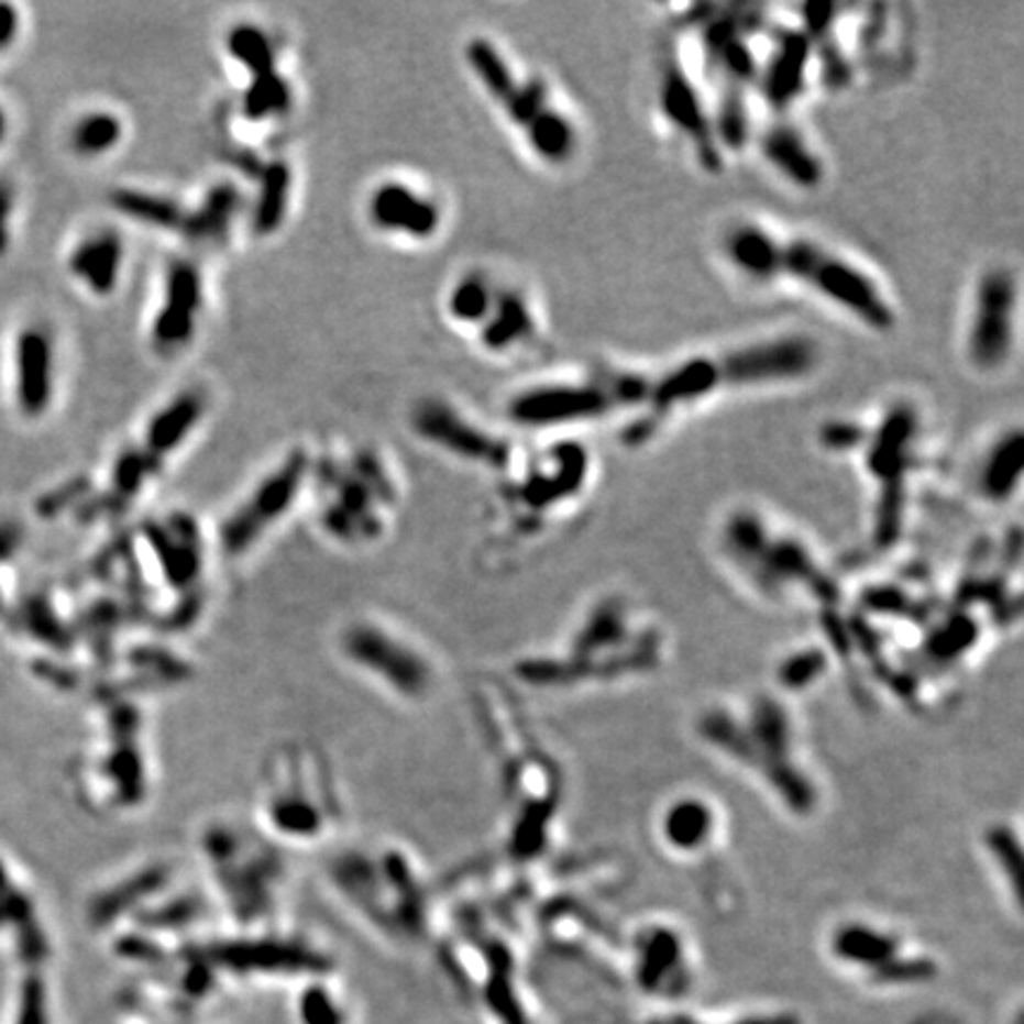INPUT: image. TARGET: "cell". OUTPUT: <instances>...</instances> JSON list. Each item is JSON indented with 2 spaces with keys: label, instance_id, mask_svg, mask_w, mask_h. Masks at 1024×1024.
Here are the masks:
<instances>
[{
  "label": "cell",
  "instance_id": "cell-1",
  "mask_svg": "<svg viewBox=\"0 0 1024 1024\" xmlns=\"http://www.w3.org/2000/svg\"><path fill=\"white\" fill-rule=\"evenodd\" d=\"M716 254L742 285H788L870 334H890L899 326L896 299L880 275L816 235L740 217L722 228Z\"/></svg>",
  "mask_w": 1024,
  "mask_h": 1024
},
{
  "label": "cell",
  "instance_id": "cell-2",
  "mask_svg": "<svg viewBox=\"0 0 1024 1024\" xmlns=\"http://www.w3.org/2000/svg\"><path fill=\"white\" fill-rule=\"evenodd\" d=\"M821 361L818 340L797 330L687 354L650 371L643 408L619 427L621 444L648 447L685 412L724 396L802 382L821 368Z\"/></svg>",
  "mask_w": 1024,
  "mask_h": 1024
},
{
  "label": "cell",
  "instance_id": "cell-3",
  "mask_svg": "<svg viewBox=\"0 0 1024 1024\" xmlns=\"http://www.w3.org/2000/svg\"><path fill=\"white\" fill-rule=\"evenodd\" d=\"M463 55L486 98L519 133L533 159L550 169H564L579 157L584 133L576 117L555 98L548 79L519 74L508 55L486 36L470 38Z\"/></svg>",
  "mask_w": 1024,
  "mask_h": 1024
},
{
  "label": "cell",
  "instance_id": "cell-4",
  "mask_svg": "<svg viewBox=\"0 0 1024 1024\" xmlns=\"http://www.w3.org/2000/svg\"><path fill=\"white\" fill-rule=\"evenodd\" d=\"M650 371L624 363H591L588 368L519 389L508 401V418L522 430L560 432L607 420L629 422L643 408Z\"/></svg>",
  "mask_w": 1024,
  "mask_h": 1024
},
{
  "label": "cell",
  "instance_id": "cell-5",
  "mask_svg": "<svg viewBox=\"0 0 1024 1024\" xmlns=\"http://www.w3.org/2000/svg\"><path fill=\"white\" fill-rule=\"evenodd\" d=\"M835 453H859L866 477L878 494V519L896 529L911 484L925 458V416L921 406L901 396L876 412L873 420H835L821 432Z\"/></svg>",
  "mask_w": 1024,
  "mask_h": 1024
},
{
  "label": "cell",
  "instance_id": "cell-6",
  "mask_svg": "<svg viewBox=\"0 0 1024 1024\" xmlns=\"http://www.w3.org/2000/svg\"><path fill=\"white\" fill-rule=\"evenodd\" d=\"M1022 280L1013 264H987L975 275L960 330L962 361L991 377L1013 363L1020 346Z\"/></svg>",
  "mask_w": 1024,
  "mask_h": 1024
},
{
  "label": "cell",
  "instance_id": "cell-7",
  "mask_svg": "<svg viewBox=\"0 0 1024 1024\" xmlns=\"http://www.w3.org/2000/svg\"><path fill=\"white\" fill-rule=\"evenodd\" d=\"M654 112L664 133L676 141L707 174H724L728 152L718 137L712 100L700 76H693L679 45L660 55L654 86Z\"/></svg>",
  "mask_w": 1024,
  "mask_h": 1024
},
{
  "label": "cell",
  "instance_id": "cell-8",
  "mask_svg": "<svg viewBox=\"0 0 1024 1024\" xmlns=\"http://www.w3.org/2000/svg\"><path fill=\"white\" fill-rule=\"evenodd\" d=\"M309 458L307 453H293L278 467L254 486L250 498H244L242 506L225 519L221 527V543L225 553H247V548L266 533L271 525L293 508L299 488L307 480Z\"/></svg>",
  "mask_w": 1024,
  "mask_h": 1024
},
{
  "label": "cell",
  "instance_id": "cell-9",
  "mask_svg": "<svg viewBox=\"0 0 1024 1024\" xmlns=\"http://www.w3.org/2000/svg\"><path fill=\"white\" fill-rule=\"evenodd\" d=\"M205 275L190 258H172L164 271L159 307L150 323V344L159 356H176L195 340L205 311Z\"/></svg>",
  "mask_w": 1024,
  "mask_h": 1024
},
{
  "label": "cell",
  "instance_id": "cell-10",
  "mask_svg": "<svg viewBox=\"0 0 1024 1024\" xmlns=\"http://www.w3.org/2000/svg\"><path fill=\"white\" fill-rule=\"evenodd\" d=\"M338 498L326 508L323 525L340 541H356L375 537L379 519L373 503H389L394 498L392 484L379 461L371 453H359L349 472H338Z\"/></svg>",
  "mask_w": 1024,
  "mask_h": 1024
},
{
  "label": "cell",
  "instance_id": "cell-11",
  "mask_svg": "<svg viewBox=\"0 0 1024 1024\" xmlns=\"http://www.w3.org/2000/svg\"><path fill=\"white\" fill-rule=\"evenodd\" d=\"M412 427L434 447L444 449L463 461L503 470L510 463V447L494 434L470 422L444 401H425L412 412Z\"/></svg>",
  "mask_w": 1024,
  "mask_h": 1024
},
{
  "label": "cell",
  "instance_id": "cell-12",
  "mask_svg": "<svg viewBox=\"0 0 1024 1024\" xmlns=\"http://www.w3.org/2000/svg\"><path fill=\"white\" fill-rule=\"evenodd\" d=\"M769 169L800 190H818L828 176V166L816 143L790 117H773L755 126L752 143Z\"/></svg>",
  "mask_w": 1024,
  "mask_h": 1024
},
{
  "label": "cell",
  "instance_id": "cell-13",
  "mask_svg": "<svg viewBox=\"0 0 1024 1024\" xmlns=\"http://www.w3.org/2000/svg\"><path fill=\"white\" fill-rule=\"evenodd\" d=\"M365 217L375 231L416 242L432 240L444 223V213L432 197L396 178L377 183L365 202Z\"/></svg>",
  "mask_w": 1024,
  "mask_h": 1024
},
{
  "label": "cell",
  "instance_id": "cell-14",
  "mask_svg": "<svg viewBox=\"0 0 1024 1024\" xmlns=\"http://www.w3.org/2000/svg\"><path fill=\"white\" fill-rule=\"evenodd\" d=\"M55 394V344L43 326H29L14 342V401L26 418H41Z\"/></svg>",
  "mask_w": 1024,
  "mask_h": 1024
},
{
  "label": "cell",
  "instance_id": "cell-15",
  "mask_svg": "<svg viewBox=\"0 0 1024 1024\" xmlns=\"http://www.w3.org/2000/svg\"><path fill=\"white\" fill-rule=\"evenodd\" d=\"M586 470L588 458L584 449L576 441H558L537 458L525 480L515 486V498L527 508L555 506L558 500L574 496L572 492L584 480Z\"/></svg>",
  "mask_w": 1024,
  "mask_h": 1024
},
{
  "label": "cell",
  "instance_id": "cell-16",
  "mask_svg": "<svg viewBox=\"0 0 1024 1024\" xmlns=\"http://www.w3.org/2000/svg\"><path fill=\"white\" fill-rule=\"evenodd\" d=\"M475 332L486 354L506 356L537 344L541 334V320L525 289L498 285L494 307Z\"/></svg>",
  "mask_w": 1024,
  "mask_h": 1024
},
{
  "label": "cell",
  "instance_id": "cell-17",
  "mask_svg": "<svg viewBox=\"0 0 1024 1024\" xmlns=\"http://www.w3.org/2000/svg\"><path fill=\"white\" fill-rule=\"evenodd\" d=\"M126 244L112 228L88 233L74 244L67 256V268L74 280H79L90 295L110 297L124 271Z\"/></svg>",
  "mask_w": 1024,
  "mask_h": 1024
},
{
  "label": "cell",
  "instance_id": "cell-18",
  "mask_svg": "<svg viewBox=\"0 0 1024 1024\" xmlns=\"http://www.w3.org/2000/svg\"><path fill=\"white\" fill-rule=\"evenodd\" d=\"M235 164L242 172H250L258 188L252 205V231L262 238L278 233L287 219L289 197H293L289 164L283 159L262 162L252 152H240Z\"/></svg>",
  "mask_w": 1024,
  "mask_h": 1024
},
{
  "label": "cell",
  "instance_id": "cell-19",
  "mask_svg": "<svg viewBox=\"0 0 1024 1024\" xmlns=\"http://www.w3.org/2000/svg\"><path fill=\"white\" fill-rule=\"evenodd\" d=\"M205 410V394L195 389L176 394L174 399H169L159 410L152 412L143 432V449L152 458H157L159 463H164V458H169L190 439V434L197 430V425L202 422Z\"/></svg>",
  "mask_w": 1024,
  "mask_h": 1024
},
{
  "label": "cell",
  "instance_id": "cell-20",
  "mask_svg": "<svg viewBox=\"0 0 1024 1024\" xmlns=\"http://www.w3.org/2000/svg\"><path fill=\"white\" fill-rule=\"evenodd\" d=\"M1024 437L1020 427H1008L987 444L975 470V484L980 496L1003 503L1013 496L1022 480Z\"/></svg>",
  "mask_w": 1024,
  "mask_h": 1024
},
{
  "label": "cell",
  "instance_id": "cell-21",
  "mask_svg": "<svg viewBox=\"0 0 1024 1024\" xmlns=\"http://www.w3.org/2000/svg\"><path fill=\"white\" fill-rule=\"evenodd\" d=\"M242 209V195L233 183H217L211 186L200 205L186 211V219L180 225V235L195 244H217L221 242L238 219Z\"/></svg>",
  "mask_w": 1024,
  "mask_h": 1024
},
{
  "label": "cell",
  "instance_id": "cell-22",
  "mask_svg": "<svg viewBox=\"0 0 1024 1024\" xmlns=\"http://www.w3.org/2000/svg\"><path fill=\"white\" fill-rule=\"evenodd\" d=\"M110 205L121 217L135 221L147 228H157V231H174L180 233L183 219H186V209L176 200L159 192H147L141 188H117L110 195Z\"/></svg>",
  "mask_w": 1024,
  "mask_h": 1024
},
{
  "label": "cell",
  "instance_id": "cell-23",
  "mask_svg": "<svg viewBox=\"0 0 1024 1024\" xmlns=\"http://www.w3.org/2000/svg\"><path fill=\"white\" fill-rule=\"evenodd\" d=\"M225 51L233 63H238L250 79L266 76L278 69V43L266 32L264 26L254 22H240L228 29Z\"/></svg>",
  "mask_w": 1024,
  "mask_h": 1024
},
{
  "label": "cell",
  "instance_id": "cell-24",
  "mask_svg": "<svg viewBox=\"0 0 1024 1024\" xmlns=\"http://www.w3.org/2000/svg\"><path fill=\"white\" fill-rule=\"evenodd\" d=\"M498 283L482 271H470L458 278L447 295V311L458 326L477 330L494 307Z\"/></svg>",
  "mask_w": 1024,
  "mask_h": 1024
},
{
  "label": "cell",
  "instance_id": "cell-25",
  "mask_svg": "<svg viewBox=\"0 0 1024 1024\" xmlns=\"http://www.w3.org/2000/svg\"><path fill=\"white\" fill-rule=\"evenodd\" d=\"M124 141V121L107 110L86 112L69 129V150L76 157L98 159L110 155Z\"/></svg>",
  "mask_w": 1024,
  "mask_h": 1024
},
{
  "label": "cell",
  "instance_id": "cell-26",
  "mask_svg": "<svg viewBox=\"0 0 1024 1024\" xmlns=\"http://www.w3.org/2000/svg\"><path fill=\"white\" fill-rule=\"evenodd\" d=\"M295 104V90L283 71L256 76L242 93V117L254 124L285 119Z\"/></svg>",
  "mask_w": 1024,
  "mask_h": 1024
},
{
  "label": "cell",
  "instance_id": "cell-27",
  "mask_svg": "<svg viewBox=\"0 0 1024 1024\" xmlns=\"http://www.w3.org/2000/svg\"><path fill=\"white\" fill-rule=\"evenodd\" d=\"M839 958L849 962H859V966H873L880 972L890 968V958H894L896 944L894 939L878 935V932H868L866 927H847L833 944Z\"/></svg>",
  "mask_w": 1024,
  "mask_h": 1024
},
{
  "label": "cell",
  "instance_id": "cell-28",
  "mask_svg": "<svg viewBox=\"0 0 1024 1024\" xmlns=\"http://www.w3.org/2000/svg\"><path fill=\"white\" fill-rule=\"evenodd\" d=\"M162 463L152 458L143 447L126 449L117 458L112 467V496L117 500H133L143 492V486L157 477Z\"/></svg>",
  "mask_w": 1024,
  "mask_h": 1024
},
{
  "label": "cell",
  "instance_id": "cell-29",
  "mask_svg": "<svg viewBox=\"0 0 1024 1024\" xmlns=\"http://www.w3.org/2000/svg\"><path fill=\"white\" fill-rule=\"evenodd\" d=\"M14 207V192L8 180H0V256L10 247V219Z\"/></svg>",
  "mask_w": 1024,
  "mask_h": 1024
},
{
  "label": "cell",
  "instance_id": "cell-30",
  "mask_svg": "<svg viewBox=\"0 0 1024 1024\" xmlns=\"http://www.w3.org/2000/svg\"><path fill=\"white\" fill-rule=\"evenodd\" d=\"M20 12L14 5L0 3V53L8 51L20 36Z\"/></svg>",
  "mask_w": 1024,
  "mask_h": 1024
},
{
  "label": "cell",
  "instance_id": "cell-31",
  "mask_svg": "<svg viewBox=\"0 0 1024 1024\" xmlns=\"http://www.w3.org/2000/svg\"><path fill=\"white\" fill-rule=\"evenodd\" d=\"M5 137H8V114L3 110V104H0V145L5 143Z\"/></svg>",
  "mask_w": 1024,
  "mask_h": 1024
},
{
  "label": "cell",
  "instance_id": "cell-32",
  "mask_svg": "<svg viewBox=\"0 0 1024 1024\" xmlns=\"http://www.w3.org/2000/svg\"><path fill=\"white\" fill-rule=\"evenodd\" d=\"M742 1024H792V1022L783 1017H773V1020H752V1022H742Z\"/></svg>",
  "mask_w": 1024,
  "mask_h": 1024
}]
</instances>
